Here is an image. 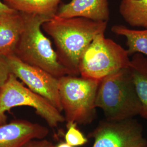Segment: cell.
Masks as SVG:
<instances>
[{"instance_id": "1", "label": "cell", "mask_w": 147, "mask_h": 147, "mask_svg": "<svg viewBox=\"0 0 147 147\" xmlns=\"http://www.w3.org/2000/svg\"><path fill=\"white\" fill-rule=\"evenodd\" d=\"M107 26V22L55 16L42 24V29L53 38L59 62L70 75L80 76L79 63L83 53L96 35L105 32Z\"/></svg>"}, {"instance_id": "2", "label": "cell", "mask_w": 147, "mask_h": 147, "mask_svg": "<svg viewBox=\"0 0 147 147\" xmlns=\"http://www.w3.org/2000/svg\"><path fill=\"white\" fill-rule=\"evenodd\" d=\"M95 106L102 110L108 121H122L140 115L141 105L129 67L100 80Z\"/></svg>"}, {"instance_id": "3", "label": "cell", "mask_w": 147, "mask_h": 147, "mask_svg": "<svg viewBox=\"0 0 147 147\" xmlns=\"http://www.w3.org/2000/svg\"><path fill=\"white\" fill-rule=\"evenodd\" d=\"M24 27L14 56L21 61L47 71L59 79L70 75L59 62L51 41L42 31V25L50 18L22 13Z\"/></svg>"}, {"instance_id": "4", "label": "cell", "mask_w": 147, "mask_h": 147, "mask_svg": "<svg viewBox=\"0 0 147 147\" xmlns=\"http://www.w3.org/2000/svg\"><path fill=\"white\" fill-rule=\"evenodd\" d=\"M58 80L60 100L67 123H91L96 116L95 99L100 80L70 75Z\"/></svg>"}, {"instance_id": "5", "label": "cell", "mask_w": 147, "mask_h": 147, "mask_svg": "<svg viewBox=\"0 0 147 147\" xmlns=\"http://www.w3.org/2000/svg\"><path fill=\"white\" fill-rule=\"evenodd\" d=\"M127 49L112 39L106 38L105 32L96 35L80 58V76L100 81L106 76L130 65Z\"/></svg>"}, {"instance_id": "6", "label": "cell", "mask_w": 147, "mask_h": 147, "mask_svg": "<svg viewBox=\"0 0 147 147\" xmlns=\"http://www.w3.org/2000/svg\"><path fill=\"white\" fill-rule=\"evenodd\" d=\"M28 106L35 109L36 112L51 127H56L65 120L64 117L48 100L32 91L21 84L11 74L0 92V113L18 106Z\"/></svg>"}, {"instance_id": "7", "label": "cell", "mask_w": 147, "mask_h": 147, "mask_svg": "<svg viewBox=\"0 0 147 147\" xmlns=\"http://www.w3.org/2000/svg\"><path fill=\"white\" fill-rule=\"evenodd\" d=\"M94 139L92 147H144L147 141L141 125L133 118L101 121L89 134Z\"/></svg>"}, {"instance_id": "8", "label": "cell", "mask_w": 147, "mask_h": 147, "mask_svg": "<svg viewBox=\"0 0 147 147\" xmlns=\"http://www.w3.org/2000/svg\"><path fill=\"white\" fill-rule=\"evenodd\" d=\"M12 74L32 91L41 95L62 112L59 80L47 71L21 61L14 55L7 57Z\"/></svg>"}, {"instance_id": "9", "label": "cell", "mask_w": 147, "mask_h": 147, "mask_svg": "<svg viewBox=\"0 0 147 147\" xmlns=\"http://www.w3.org/2000/svg\"><path fill=\"white\" fill-rule=\"evenodd\" d=\"M47 127L22 119L0 125V147H22L33 140L44 139L49 134Z\"/></svg>"}, {"instance_id": "10", "label": "cell", "mask_w": 147, "mask_h": 147, "mask_svg": "<svg viewBox=\"0 0 147 147\" xmlns=\"http://www.w3.org/2000/svg\"><path fill=\"white\" fill-rule=\"evenodd\" d=\"M56 16L63 18L80 17L108 22L110 16L109 1L71 0L60 5Z\"/></svg>"}, {"instance_id": "11", "label": "cell", "mask_w": 147, "mask_h": 147, "mask_svg": "<svg viewBox=\"0 0 147 147\" xmlns=\"http://www.w3.org/2000/svg\"><path fill=\"white\" fill-rule=\"evenodd\" d=\"M24 27L22 13L16 11L0 15V55H14Z\"/></svg>"}, {"instance_id": "12", "label": "cell", "mask_w": 147, "mask_h": 147, "mask_svg": "<svg viewBox=\"0 0 147 147\" xmlns=\"http://www.w3.org/2000/svg\"><path fill=\"white\" fill-rule=\"evenodd\" d=\"M129 68L141 105L140 116L147 119V57L141 53L132 56Z\"/></svg>"}, {"instance_id": "13", "label": "cell", "mask_w": 147, "mask_h": 147, "mask_svg": "<svg viewBox=\"0 0 147 147\" xmlns=\"http://www.w3.org/2000/svg\"><path fill=\"white\" fill-rule=\"evenodd\" d=\"M62 0H3L6 5L22 13L44 16L53 19L56 16Z\"/></svg>"}, {"instance_id": "14", "label": "cell", "mask_w": 147, "mask_h": 147, "mask_svg": "<svg viewBox=\"0 0 147 147\" xmlns=\"http://www.w3.org/2000/svg\"><path fill=\"white\" fill-rule=\"evenodd\" d=\"M119 11L129 26L147 28V0H121Z\"/></svg>"}, {"instance_id": "15", "label": "cell", "mask_w": 147, "mask_h": 147, "mask_svg": "<svg viewBox=\"0 0 147 147\" xmlns=\"http://www.w3.org/2000/svg\"><path fill=\"white\" fill-rule=\"evenodd\" d=\"M112 32L126 39L127 50L130 56L141 53L147 57V28L131 29L122 25H115L111 28Z\"/></svg>"}, {"instance_id": "16", "label": "cell", "mask_w": 147, "mask_h": 147, "mask_svg": "<svg viewBox=\"0 0 147 147\" xmlns=\"http://www.w3.org/2000/svg\"><path fill=\"white\" fill-rule=\"evenodd\" d=\"M77 123H67L68 130L65 135V142L73 147L81 146L88 142V139L77 128Z\"/></svg>"}, {"instance_id": "17", "label": "cell", "mask_w": 147, "mask_h": 147, "mask_svg": "<svg viewBox=\"0 0 147 147\" xmlns=\"http://www.w3.org/2000/svg\"><path fill=\"white\" fill-rule=\"evenodd\" d=\"M12 74L7 57L0 55V88L7 83Z\"/></svg>"}, {"instance_id": "18", "label": "cell", "mask_w": 147, "mask_h": 147, "mask_svg": "<svg viewBox=\"0 0 147 147\" xmlns=\"http://www.w3.org/2000/svg\"><path fill=\"white\" fill-rule=\"evenodd\" d=\"M22 147H55L52 142L47 140H33L25 144Z\"/></svg>"}, {"instance_id": "19", "label": "cell", "mask_w": 147, "mask_h": 147, "mask_svg": "<svg viewBox=\"0 0 147 147\" xmlns=\"http://www.w3.org/2000/svg\"><path fill=\"white\" fill-rule=\"evenodd\" d=\"M16 11L11 8L8 5H6L3 2H2L0 0V15L5 14H9L13 13L16 12Z\"/></svg>"}, {"instance_id": "20", "label": "cell", "mask_w": 147, "mask_h": 147, "mask_svg": "<svg viewBox=\"0 0 147 147\" xmlns=\"http://www.w3.org/2000/svg\"><path fill=\"white\" fill-rule=\"evenodd\" d=\"M7 117L5 113H0V125L6 123Z\"/></svg>"}, {"instance_id": "21", "label": "cell", "mask_w": 147, "mask_h": 147, "mask_svg": "<svg viewBox=\"0 0 147 147\" xmlns=\"http://www.w3.org/2000/svg\"><path fill=\"white\" fill-rule=\"evenodd\" d=\"M55 147H74L71 146H70V144H69L68 143H67V142H62L59 144H58L57 146H55Z\"/></svg>"}, {"instance_id": "22", "label": "cell", "mask_w": 147, "mask_h": 147, "mask_svg": "<svg viewBox=\"0 0 147 147\" xmlns=\"http://www.w3.org/2000/svg\"><path fill=\"white\" fill-rule=\"evenodd\" d=\"M0 92H1V88H0Z\"/></svg>"}, {"instance_id": "23", "label": "cell", "mask_w": 147, "mask_h": 147, "mask_svg": "<svg viewBox=\"0 0 147 147\" xmlns=\"http://www.w3.org/2000/svg\"><path fill=\"white\" fill-rule=\"evenodd\" d=\"M147 147V146H146V147Z\"/></svg>"}]
</instances>
